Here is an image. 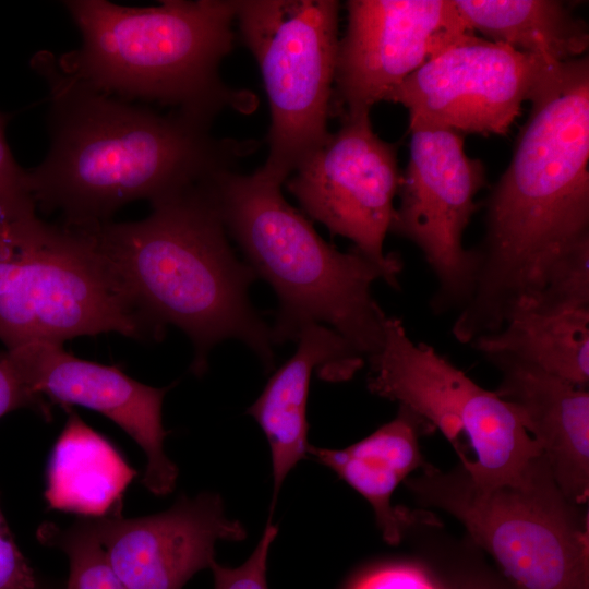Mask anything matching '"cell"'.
Segmentation results:
<instances>
[{
  "label": "cell",
  "instance_id": "8992f818",
  "mask_svg": "<svg viewBox=\"0 0 589 589\" xmlns=\"http://www.w3.org/2000/svg\"><path fill=\"white\" fill-rule=\"evenodd\" d=\"M111 332L160 339L92 231L44 221L37 211L0 220V341L5 349Z\"/></svg>",
  "mask_w": 589,
  "mask_h": 589
},
{
  "label": "cell",
  "instance_id": "2e32d148",
  "mask_svg": "<svg viewBox=\"0 0 589 589\" xmlns=\"http://www.w3.org/2000/svg\"><path fill=\"white\" fill-rule=\"evenodd\" d=\"M501 372L495 393L540 447L554 481L573 503L589 498V392L506 353H488Z\"/></svg>",
  "mask_w": 589,
  "mask_h": 589
},
{
  "label": "cell",
  "instance_id": "484cf974",
  "mask_svg": "<svg viewBox=\"0 0 589 589\" xmlns=\"http://www.w3.org/2000/svg\"><path fill=\"white\" fill-rule=\"evenodd\" d=\"M349 589H442L428 569L411 563L375 567L360 576Z\"/></svg>",
  "mask_w": 589,
  "mask_h": 589
},
{
  "label": "cell",
  "instance_id": "4fadbf2b",
  "mask_svg": "<svg viewBox=\"0 0 589 589\" xmlns=\"http://www.w3.org/2000/svg\"><path fill=\"white\" fill-rule=\"evenodd\" d=\"M339 39L333 107L371 111L430 58L467 34L454 0H350Z\"/></svg>",
  "mask_w": 589,
  "mask_h": 589
},
{
  "label": "cell",
  "instance_id": "3957f363",
  "mask_svg": "<svg viewBox=\"0 0 589 589\" xmlns=\"http://www.w3.org/2000/svg\"><path fill=\"white\" fill-rule=\"evenodd\" d=\"M212 178L151 203L142 220L87 229L158 335L171 324L191 339L196 375L206 370L211 349L228 338L243 341L272 369L271 328L248 298L256 275L228 242Z\"/></svg>",
  "mask_w": 589,
  "mask_h": 589
},
{
  "label": "cell",
  "instance_id": "7c38bea8",
  "mask_svg": "<svg viewBox=\"0 0 589 589\" xmlns=\"http://www.w3.org/2000/svg\"><path fill=\"white\" fill-rule=\"evenodd\" d=\"M554 65L470 33L411 73L388 101L408 110L409 130L505 135Z\"/></svg>",
  "mask_w": 589,
  "mask_h": 589
},
{
  "label": "cell",
  "instance_id": "d6986e66",
  "mask_svg": "<svg viewBox=\"0 0 589 589\" xmlns=\"http://www.w3.org/2000/svg\"><path fill=\"white\" fill-rule=\"evenodd\" d=\"M52 448L45 500L49 509L103 517L122 510L124 491L136 476L115 445L73 408Z\"/></svg>",
  "mask_w": 589,
  "mask_h": 589
},
{
  "label": "cell",
  "instance_id": "52a82bcc",
  "mask_svg": "<svg viewBox=\"0 0 589 589\" xmlns=\"http://www.w3.org/2000/svg\"><path fill=\"white\" fill-rule=\"evenodd\" d=\"M406 486L456 518L515 589H589V520L561 491L543 454L515 482L477 484L458 465L429 466Z\"/></svg>",
  "mask_w": 589,
  "mask_h": 589
},
{
  "label": "cell",
  "instance_id": "277c9868",
  "mask_svg": "<svg viewBox=\"0 0 589 589\" xmlns=\"http://www.w3.org/2000/svg\"><path fill=\"white\" fill-rule=\"evenodd\" d=\"M211 185L227 233L277 296L273 344L298 340L308 325L322 324L364 360L376 354L387 315L373 298L372 285L384 280L399 288L400 256L381 264L356 248L337 250L285 200L281 184L257 171H219Z\"/></svg>",
  "mask_w": 589,
  "mask_h": 589
},
{
  "label": "cell",
  "instance_id": "83f0119b",
  "mask_svg": "<svg viewBox=\"0 0 589 589\" xmlns=\"http://www.w3.org/2000/svg\"><path fill=\"white\" fill-rule=\"evenodd\" d=\"M27 408L46 421L52 418L51 407L35 396L19 378L12 366L0 352V418L17 409Z\"/></svg>",
  "mask_w": 589,
  "mask_h": 589
},
{
  "label": "cell",
  "instance_id": "8fae6325",
  "mask_svg": "<svg viewBox=\"0 0 589 589\" xmlns=\"http://www.w3.org/2000/svg\"><path fill=\"white\" fill-rule=\"evenodd\" d=\"M400 182L397 146L374 132L370 111L362 110L341 115L340 128L301 160L285 184L310 217L387 264L399 256L384 253L383 247Z\"/></svg>",
  "mask_w": 589,
  "mask_h": 589
},
{
  "label": "cell",
  "instance_id": "7a4b0ae2",
  "mask_svg": "<svg viewBox=\"0 0 589 589\" xmlns=\"http://www.w3.org/2000/svg\"><path fill=\"white\" fill-rule=\"evenodd\" d=\"M32 67L50 91V146L26 170L37 209L58 211L63 224L92 228L123 205L153 203L215 173L233 169L254 152V140L216 137L209 122L173 110L161 115L97 91L62 71L41 51Z\"/></svg>",
  "mask_w": 589,
  "mask_h": 589
},
{
  "label": "cell",
  "instance_id": "4316f807",
  "mask_svg": "<svg viewBox=\"0 0 589 589\" xmlns=\"http://www.w3.org/2000/svg\"><path fill=\"white\" fill-rule=\"evenodd\" d=\"M39 575L20 551L0 507V589H33Z\"/></svg>",
  "mask_w": 589,
  "mask_h": 589
},
{
  "label": "cell",
  "instance_id": "30bf717a",
  "mask_svg": "<svg viewBox=\"0 0 589 589\" xmlns=\"http://www.w3.org/2000/svg\"><path fill=\"white\" fill-rule=\"evenodd\" d=\"M401 173L399 205L389 232L413 242L433 272L435 313L460 311L470 299L477 259L464 247V233L486 185L483 163L470 157L461 134L438 128H414Z\"/></svg>",
  "mask_w": 589,
  "mask_h": 589
},
{
  "label": "cell",
  "instance_id": "44dd1931",
  "mask_svg": "<svg viewBox=\"0 0 589 589\" xmlns=\"http://www.w3.org/2000/svg\"><path fill=\"white\" fill-rule=\"evenodd\" d=\"M482 352L506 353L576 386L589 383V309L519 311L501 329L470 342Z\"/></svg>",
  "mask_w": 589,
  "mask_h": 589
},
{
  "label": "cell",
  "instance_id": "d4e9b609",
  "mask_svg": "<svg viewBox=\"0 0 589 589\" xmlns=\"http://www.w3.org/2000/svg\"><path fill=\"white\" fill-rule=\"evenodd\" d=\"M5 118L0 115V220L37 211L28 191L26 170L15 161L4 133Z\"/></svg>",
  "mask_w": 589,
  "mask_h": 589
},
{
  "label": "cell",
  "instance_id": "ba28073f",
  "mask_svg": "<svg viewBox=\"0 0 589 589\" xmlns=\"http://www.w3.org/2000/svg\"><path fill=\"white\" fill-rule=\"evenodd\" d=\"M368 361L369 390L441 431L477 484L518 481L542 454L508 402L432 346L413 342L400 318L386 317L382 346Z\"/></svg>",
  "mask_w": 589,
  "mask_h": 589
},
{
  "label": "cell",
  "instance_id": "5b68a950",
  "mask_svg": "<svg viewBox=\"0 0 589 589\" xmlns=\"http://www.w3.org/2000/svg\"><path fill=\"white\" fill-rule=\"evenodd\" d=\"M63 4L81 46L56 62L95 89L172 106L209 123L227 108H254L252 93L231 88L219 76L233 48L237 0H164L147 8L104 0Z\"/></svg>",
  "mask_w": 589,
  "mask_h": 589
},
{
  "label": "cell",
  "instance_id": "6da1fadb",
  "mask_svg": "<svg viewBox=\"0 0 589 589\" xmlns=\"http://www.w3.org/2000/svg\"><path fill=\"white\" fill-rule=\"evenodd\" d=\"M506 170L486 202L470 299L453 335L461 344L502 328L549 267L589 238V59L554 65L529 100Z\"/></svg>",
  "mask_w": 589,
  "mask_h": 589
},
{
  "label": "cell",
  "instance_id": "cb8c5ba5",
  "mask_svg": "<svg viewBox=\"0 0 589 589\" xmlns=\"http://www.w3.org/2000/svg\"><path fill=\"white\" fill-rule=\"evenodd\" d=\"M277 532V527L269 520L250 557L238 567L221 566L215 561L211 566L214 589H268L267 560Z\"/></svg>",
  "mask_w": 589,
  "mask_h": 589
},
{
  "label": "cell",
  "instance_id": "ac0fdd59",
  "mask_svg": "<svg viewBox=\"0 0 589 589\" xmlns=\"http://www.w3.org/2000/svg\"><path fill=\"white\" fill-rule=\"evenodd\" d=\"M433 431L422 417L399 406L392 421L363 440L341 449L309 445L308 454L370 503L384 541L395 545L414 518L394 507L392 497L411 472L430 466L421 453L420 437Z\"/></svg>",
  "mask_w": 589,
  "mask_h": 589
},
{
  "label": "cell",
  "instance_id": "e0dca14e",
  "mask_svg": "<svg viewBox=\"0 0 589 589\" xmlns=\"http://www.w3.org/2000/svg\"><path fill=\"white\" fill-rule=\"evenodd\" d=\"M297 341L294 354L274 373L247 411L269 446L274 502L288 473L308 455L306 402L313 369L323 366L328 380L346 381L364 364V359L325 325H308Z\"/></svg>",
  "mask_w": 589,
  "mask_h": 589
},
{
  "label": "cell",
  "instance_id": "603a6c76",
  "mask_svg": "<svg viewBox=\"0 0 589 589\" xmlns=\"http://www.w3.org/2000/svg\"><path fill=\"white\" fill-rule=\"evenodd\" d=\"M587 309H589V238L564 252L549 267L540 289L516 312L555 313Z\"/></svg>",
  "mask_w": 589,
  "mask_h": 589
},
{
  "label": "cell",
  "instance_id": "9c48e42d",
  "mask_svg": "<svg viewBox=\"0 0 589 589\" xmlns=\"http://www.w3.org/2000/svg\"><path fill=\"white\" fill-rule=\"evenodd\" d=\"M339 8L336 0H237L239 33L271 111L268 155L256 171L281 185L329 134Z\"/></svg>",
  "mask_w": 589,
  "mask_h": 589
},
{
  "label": "cell",
  "instance_id": "5bb4252c",
  "mask_svg": "<svg viewBox=\"0 0 589 589\" xmlns=\"http://www.w3.org/2000/svg\"><path fill=\"white\" fill-rule=\"evenodd\" d=\"M22 383L51 408L81 406L121 428L144 452L142 484L156 496L169 494L178 468L167 457L163 401L172 385L158 388L129 376L120 365L75 357L63 344L35 341L2 351Z\"/></svg>",
  "mask_w": 589,
  "mask_h": 589
},
{
  "label": "cell",
  "instance_id": "7402d4cb",
  "mask_svg": "<svg viewBox=\"0 0 589 589\" xmlns=\"http://www.w3.org/2000/svg\"><path fill=\"white\" fill-rule=\"evenodd\" d=\"M38 541L67 554L70 574L64 589H124L96 533L92 517H79L61 528L53 522L41 524Z\"/></svg>",
  "mask_w": 589,
  "mask_h": 589
},
{
  "label": "cell",
  "instance_id": "f1b7e54d",
  "mask_svg": "<svg viewBox=\"0 0 589 589\" xmlns=\"http://www.w3.org/2000/svg\"><path fill=\"white\" fill-rule=\"evenodd\" d=\"M437 581L442 589H515L503 576L485 568L462 570L448 580Z\"/></svg>",
  "mask_w": 589,
  "mask_h": 589
},
{
  "label": "cell",
  "instance_id": "ffe728a7",
  "mask_svg": "<svg viewBox=\"0 0 589 589\" xmlns=\"http://www.w3.org/2000/svg\"><path fill=\"white\" fill-rule=\"evenodd\" d=\"M467 26L486 39L536 58L561 64L585 56L589 47L586 21L558 0H454Z\"/></svg>",
  "mask_w": 589,
  "mask_h": 589
},
{
  "label": "cell",
  "instance_id": "9a60e30c",
  "mask_svg": "<svg viewBox=\"0 0 589 589\" xmlns=\"http://www.w3.org/2000/svg\"><path fill=\"white\" fill-rule=\"evenodd\" d=\"M124 589H182L215 562L218 541H241L245 529L225 515L219 495L181 496L167 510L124 518L92 517Z\"/></svg>",
  "mask_w": 589,
  "mask_h": 589
}]
</instances>
